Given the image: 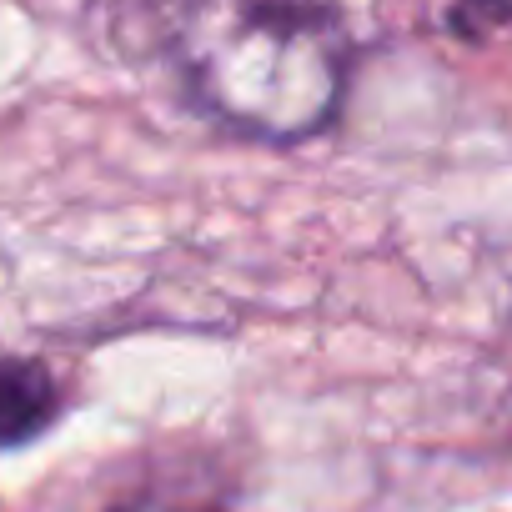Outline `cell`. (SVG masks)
<instances>
[{"label": "cell", "instance_id": "1", "mask_svg": "<svg viewBox=\"0 0 512 512\" xmlns=\"http://www.w3.org/2000/svg\"><path fill=\"white\" fill-rule=\"evenodd\" d=\"M186 96L251 141L317 136L347 91L352 46L322 0H151Z\"/></svg>", "mask_w": 512, "mask_h": 512}, {"label": "cell", "instance_id": "2", "mask_svg": "<svg viewBox=\"0 0 512 512\" xmlns=\"http://www.w3.org/2000/svg\"><path fill=\"white\" fill-rule=\"evenodd\" d=\"M61 417V387L36 357H0V452L36 442Z\"/></svg>", "mask_w": 512, "mask_h": 512}, {"label": "cell", "instance_id": "3", "mask_svg": "<svg viewBox=\"0 0 512 512\" xmlns=\"http://www.w3.org/2000/svg\"><path fill=\"white\" fill-rule=\"evenodd\" d=\"M507 16H512V0H457L452 6V31L477 41V36L497 31Z\"/></svg>", "mask_w": 512, "mask_h": 512}, {"label": "cell", "instance_id": "4", "mask_svg": "<svg viewBox=\"0 0 512 512\" xmlns=\"http://www.w3.org/2000/svg\"><path fill=\"white\" fill-rule=\"evenodd\" d=\"M126 512H166V507H126Z\"/></svg>", "mask_w": 512, "mask_h": 512}]
</instances>
